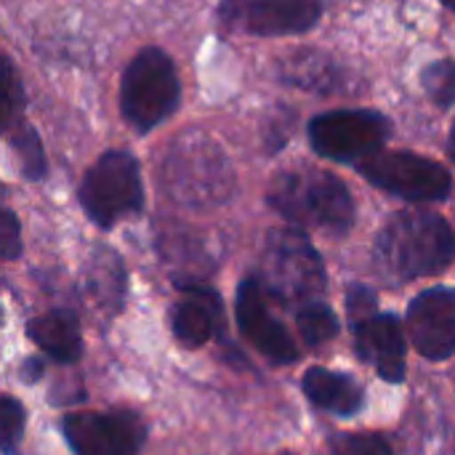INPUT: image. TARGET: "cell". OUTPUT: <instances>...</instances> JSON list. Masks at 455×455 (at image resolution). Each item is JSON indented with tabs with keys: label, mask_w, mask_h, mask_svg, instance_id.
Wrapping results in <instances>:
<instances>
[{
	"label": "cell",
	"mask_w": 455,
	"mask_h": 455,
	"mask_svg": "<svg viewBox=\"0 0 455 455\" xmlns=\"http://www.w3.org/2000/svg\"><path fill=\"white\" fill-rule=\"evenodd\" d=\"M455 259L453 227L429 211L395 213L376 237V264L392 280L445 272Z\"/></svg>",
	"instance_id": "6da1fadb"
},
{
	"label": "cell",
	"mask_w": 455,
	"mask_h": 455,
	"mask_svg": "<svg viewBox=\"0 0 455 455\" xmlns=\"http://www.w3.org/2000/svg\"><path fill=\"white\" fill-rule=\"evenodd\" d=\"M267 203L283 219L328 235H347L355 224L352 192L339 176L320 168H299L275 176Z\"/></svg>",
	"instance_id": "7a4b0ae2"
},
{
	"label": "cell",
	"mask_w": 455,
	"mask_h": 455,
	"mask_svg": "<svg viewBox=\"0 0 455 455\" xmlns=\"http://www.w3.org/2000/svg\"><path fill=\"white\" fill-rule=\"evenodd\" d=\"M165 192L189 208H211L229 200L235 173L213 139L203 131H184L163 160Z\"/></svg>",
	"instance_id": "3957f363"
},
{
	"label": "cell",
	"mask_w": 455,
	"mask_h": 455,
	"mask_svg": "<svg viewBox=\"0 0 455 455\" xmlns=\"http://www.w3.org/2000/svg\"><path fill=\"white\" fill-rule=\"evenodd\" d=\"M264 293L283 307H307L325 291V264L296 229H272L261 251Z\"/></svg>",
	"instance_id": "277c9868"
},
{
	"label": "cell",
	"mask_w": 455,
	"mask_h": 455,
	"mask_svg": "<svg viewBox=\"0 0 455 455\" xmlns=\"http://www.w3.org/2000/svg\"><path fill=\"white\" fill-rule=\"evenodd\" d=\"M181 99L173 59L163 48H141L125 67L120 83V112L136 133H149L165 123Z\"/></svg>",
	"instance_id": "5b68a950"
},
{
	"label": "cell",
	"mask_w": 455,
	"mask_h": 455,
	"mask_svg": "<svg viewBox=\"0 0 455 455\" xmlns=\"http://www.w3.org/2000/svg\"><path fill=\"white\" fill-rule=\"evenodd\" d=\"M77 197L85 216L101 229H109L120 219L139 213L144 208V184H141L139 160L125 149L104 152L85 171Z\"/></svg>",
	"instance_id": "8992f818"
},
{
	"label": "cell",
	"mask_w": 455,
	"mask_h": 455,
	"mask_svg": "<svg viewBox=\"0 0 455 455\" xmlns=\"http://www.w3.org/2000/svg\"><path fill=\"white\" fill-rule=\"evenodd\" d=\"M307 133L320 157L360 165L381 152L392 136V123L373 109H331L312 117Z\"/></svg>",
	"instance_id": "52a82bcc"
},
{
	"label": "cell",
	"mask_w": 455,
	"mask_h": 455,
	"mask_svg": "<svg viewBox=\"0 0 455 455\" xmlns=\"http://www.w3.org/2000/svg\"><path fill=\"white\" fill-rule=\"evenodd\" d=\"M357 171L373 187L411 203H440L453 187L445 165L413 152H379L363 160Z\"/></svg>",
	"instance_id": "ba28073f"
},
{
	"label": "cell",
	"mask_w": 455,
	"mask_h": 455,
	"mask_svg": "<svg viewBox=\"0 0 455 455\" xmlns=\"http://www.w3.org/2000/svg\"><path fill=\"white\" fill-rule=\"evenodd\" d=\"M216 16L227 32L237 35H301L320 21L323 0H221Z\"/></svg>",
	"instance_id": "9c48e42d"
},
{
	"label": "cell",
	"mask_w": 455,
	"mask_h": 455,
	"mask_svg": "<svg viewBox=\"0 0 455 455\" xmlns=\"http://www.w3.org/2000/svg\"><path fill=\"white\" fill-rule=\"evenodd\" d=\"M64 440L75 455H141L147 427L131 411L72 413L61 421Z\"/></svg>",
	"instance_id": "30bf717a"
},
{
	"label": "cell",
	"mask_w": 455,
	"mask_h": 455,
	"mask_svg": "<svg viewBox=\"0 0 455 455\" xmlns=\"http://www.w3.org/2000/svg\"><path fill=\"white\" fill-rule=\"evenodd\" d=\"M235 315L243 336L272 363L277 365H291L299 360V347L293 336L283 328L280 320H275L267 309V293L261 280L245 277L237 288V301H235Z\"/></svg>",
	"instance_id": "8fae6325"
},
{
	"label": "cell",
	"mask_w": 455,
	"mask_h": 455,
	"mask_svg": "<svg viewBox=\"0 0 455 455\" xmlns=\"http://www.w3.org/2000/svg\"><path fill=\"white\" fill-rule=\"evenodd\" d=\"M408 333L416 352L427 360L455 355V288H429L408 307Z\"/></svg>",
	"instance_id": "7c38bea8"
},
{
	"label": "cell",
	"mask_w": 455,
	"mask_h": 455,
	"mask_svg": "<svg viewBox=\"0 0 455 455\" xmlns=\"http://www.w3.org/2000/svg\"><path fill=\"white\" fill-rule=\"evenodd\" d=\"M355 347L363 363L389 381H405V336L395 315H373L355 325Z\"/></svg>",
	"instance_id": "4fadbf2b"
},
{
	"label": "cell",
	"mask_w": 455,
	"mask_h": 455,
	"mask_svg": "<svg viewBox=\"0 0 455 455\" xmlns=\"http://www.w3.org/2000/svg\"><path fill=\"white\" fill-rule=\"evenodd\" d=\"M277 77L285 85H296L301 91L323 93V96H339L352 93L355 80L352 75L325 51L301 48L277 61Z\"/></svg>",
	"instance_id": "5bb4252c"
},
{
	"label": "cell",
	"mask_w": 455,
	"mask_h": 455,
	"mask_svg": "<svg viewBox=\"0 0 455 455\" xmlns=\"http://www.w3.org/2000/svg\"><path fill=\"white\" fill-rule=\"evenodd\" d=\"M179 288L184 299L171 312V331L184 347L200 349L221 325V301L213 288L200 283H179Z\"/></svg>",
	"instance_id": "9a60e30c"
},
{
	"label": "cell",
	"mask_w": 455,
	"mask_h": 455,
	"mask_svg": "<svg viewBox=\"0 0 455 455\" xmlns=\"http://www.w3.org/2000/svg\"><path fill=\"white\" fill-rule=\"evenodd\" d=\"M301 389L312 405H317L320 411H328L333 416H344V419L355 416L365 403V392L352 376L336 373V371H328L320 365H315L304 373Z\"/></svg>",
	"instance_id": "2e32d148"
},
{
	"label": "cell",
	"mask_w": 455,
	"mask_h": 455,
	"mask_svg": "<svg viewBox=\"0 0 455 455\" xmlns=\"http://www.w3.org/2000/svg\"><path fill=\"white\" fill-rule=\"evenodd\" d=\"M27 336L37 349H43L56 363L69 365V363H77L83 355L80 323H77L75 312H69V309H51V312L29 320Z\"/></svg>",
	"instance_id": "e0dca14e"
},
{
	"label": "cell",
	"mask_w": 455,
	"mask_h": 455,
	"mask_svg": "<svg viewBox=\"0 0 455 455\" xmlns=\"http://www.w3.org/2000/svg\"><path fill=\"white\" fill-rule=\"evenodd\" d=\"M88 293L101 304L104 309H120L123 296H125V272L120 259L112 251H99L91 259V272H88Z\"/></svg>",
	"instance_id": "ac0fdd59"
},
{
	"label": "cell",
	"mask_w": 455,
	"mask_h": 455,
	"mask_svg": "<svg viewBox=\"0 0 455 455\" xmlns=\"http://www.w3.org/2000/svg\"><path fill=\"white\" fill-rule=\"evenodd\" d=\"M8 144L13 149V155L19 157V171L24 173V179L29 181H40L48 173V163H45V152H43V141L37 136V131L21 120L11 128H5Z\"/></svg>",
	"instance_id": "d6986e66"
},
{
	"label": "cell",
	"mask_w": 455,
	"mask_h": 455,
	"mask_svg": "<svg viewBox=\"0 0 455 455\" xmlns=\"http://www.w3.org/2000/svg\"><path fill=\"white\" fill-rule=\"evenodd\" d=\"M296 325H299V336L307 347H323L331 339H336V333H339V317L323 301H312V304L301 307L296 312Z\"/></svg>",
	"instance_id": "ffe728a7"
},
{
	"label": "cell",
	"mask_w": 455,
	"mask_h": 455,
	"mask_svg": "<svg viewBox=\"0 0 455 455\" xmlns=\"http://www.w3.org/2000/svg\"><path fill=\"white\" fill-rule=\"evenodd\" d=\"M424 91L429 93V99L440 107L448 109L455 104V61L453 59H437L432 61L424 72Z\"/></svg>",
	"instance_id": "44dd1931"
},
{
	"label": "cell",
	"mask_w": 455,
	"mask_h": 455,
	"mask_svg": "<svg viewBox=\"0 0 455 455\" xmlns=\"http://www.w3.org/2000/svg\"><path fill=\"white\" fill-rule=\"evenodd\" d=\"M333 455H392L389 443L373 432H344L331 440Z\"/></svg>",
	"instance_id": "7402d4cb"
},
{
	"label": "cell",
	"mask_w": 455,
	"mask_h": 455,
	"mask_svg": "<svg viewBox=\"0 0 455 455\" xmlns=\"http://www.w3.org/2000/svg\"><path fill=\"white\" fill-rule=\"evenodd\" d=\"M24 421L27 413L21 408V403H16L13 397H3L0 403V448L3 455H16L19 443H21V432H24Z\"/></svg>",
	"instance_id": "603a6c76"
},
{
	"label": "cell",
	"mask_w": 455,
	"mask_h": 455,
	"mask_svg": "<svg viewBox=\"0 0 455 455\" xmlns=\"http://www.w3.org/2000/svg\"><path fill=\"white\" fill-rule=\"evenodd\" d=\"M24 120V85L11 64V59H3V125L11 128Z\"/></svg>",
	"instance_id": "cb8c5ba5"
},
{
	"label": "cell",
	"mask_w": 455,
	"mask_h": 455,
	"mask_svg": "<svg viewBox=\"0 0 455 455\" xmlns=\"http://www.w3.org/2000/svg\"><path fill=\"white\" fill-rule=\"evenodd\" d=\"M0 248H3V259L13 261L21 256V227L19 219L11 208L3 211V221H0Z\"/></svg>",
	"instance_id": "d4e9b609"
},
{
	"label": "cell",
	"mask_w": 455,
	"mask_h": 455,
	"mask_svg": "<svg viewBox=\"0 0 455 455\" xmlns=\"http://www.w3.org/2000/svg\"><path fill=\"white\" fill-rule=\"evenodd\" d=\"M347 307H349V315H352V320L357 325V323H363V320H368V317L376 315V296L365 285H355L349 291Z\"/></svg>",
	"instance_id": "484cf974"
},
{
	"label": "cell",
	"mask_w": 455,
	"mask_h": 455,
	"mask_svg": "<svg viewBox=\"0 0 455 455\" xmlns=\"http://www.w3.org/2000/svg\"><path fill=\"white\" fill-rule=\"evenodd\" d=\"M27 384H35L40 376H43V360H35V357H29V360H24L21 363V373H19Z\"/></svg>",
	"instance_id": "4316f807"
},
{
	"label": "cell",
	"mask_w": 455,
	"mask_h": 455,
	"mask_svg": "<svg viewBox=\"0 0 455 455\" xmlns=\"http://www.w3.org/2000/svg\"><path fill=\"white\" fill-rule=\"evenodd\" d=\"M448 155H451V160L455 163V123L453 128H451V136H448Z\"/></svg>",
	"instance_id": "83f0119b"
},
{
	"label": "cell",
	"mask_w": 455,
	"mask_h": 455,
	"mask_svg": "<svg viewBox=\"0 0 455 455\" xmlns=\"http://www.w3.org/2000/svg\"><path fill=\"white\" fill-rule=\"evenodd\" d=\"M440 3H443L445 8H451V11H455V0H440Z\"/></svg>",
	"instance_id": "f1b7e54d"
}]
</instances>
